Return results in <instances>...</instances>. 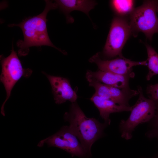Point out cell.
Listing matches in <instances>:
<instances>
[{
  "label": "cell",
  "instance_id": "1",
  "mask_svg": "<svg viewBox=\"0 0 158 158\" xmlns=\"http://www.w3.org/2000/svg\"><path fill=\"white\" fill-rule=\"evenodd\" d=\"M45 1V8L43 11L39 15L26 18L19 24L8 25L10 27L18 26L22 31L24 39L17 43V45L19 48L18 54L20 56L27 55L30 47L42 46L53 47L63 54H67L65 51L54 45L49 38L47 27V16L49 11L56 9L58 7L55 1Z\"/></svg>",
  "mask_w": 158,
  "mask_h": 158
},
{
  "label": "cell",
  "instance_id": "2",
  "mask_svg": "<svg viewBox=\"0 0 158 158\" xmlns=\"http://www.w3.org/2000/svg\"><path fill=\"white\" fill-rule=\"evenodd\" d=\"M64 118L69 123L70 128L79 140L88 157H90L92 145L103 137L104 130L108 125L95 118L87 117L76 102L72 103L69 111L65 113Z\"/></svg>",
  "mask_w": 158,
  "mask_h": 158
},
{
  "label": "cell",
  "instance_id": "3",
  "mask_svg": "<svg viewBox=\"0 0 158 158\" xmlns=\"http://www.w3.org/2000/svg\"><path fill=\"white\" fill-rule=\"evenodd\" d=\"M138 99L133 106L130 114L126 120L122 119L119 125V129L123 138L128 140L133 137V133L139 124L147 123L154 117L156 111L155 102L145 97L141 87L138 86Z\"/></svg>",
  "mask_w": 158,
  "mask_h": 158
},
{
  "label": "cell",
  "instance_id": "4",
  "mask_svg": "<svg viewBox=\"0 0 158 158\" xmlns=\"http://www.w3.org/2000/svg\"><path fill=\"white\" fill-rule=\"evenodd\" d=\"M158 1H144L135 8L130 15L129 23L134 36L142 32L151 41L153 35L158 33V17L156 12Z\"/></svg>",
  "mask_w": 158,
  "mask_h": 158
},
{
  "label": "cell",
  "instance_id": "5",
  "mask_svg": "<svg viewBox=\"0 0 158 158\" xmlns=\"http://www.w3.org/2000/svg\"><path fill=\"white\" fill-rule=\"evenodd\" d=\"M1 72L0 81L3 84L6 92V99L1 108V113L5 116L4 106L11 95V91L15 85L22 77H30L32 71L30 69L24 68L17 53L12 46L10 54L6 57L0 56Z\"/></svg>",
  "mask_w": 158,
  "mask_h": 158
},
{
  "label": "cell",
  "instance_id": "6",
  "mask_svg": "<svg viewBox=\"0 0 158 158\" xmlns=\"http://www.w3.org/2000/svg\"><path fill=\"white\" fill-rule=\"evenodd\" d=\"M132 35L129 22L125 17L116 16L113 18L102 55L106 59L123 56L122 49Z\"/></svg>",
  "mask_w": 158,
  "mask_h": 158
},
{
  "label": "cell",
  "instance_id": "7",
  "mask_svg": "<svg viewBox=\"0 0 158 158\" xmlns=\"http://www.w3.org/2000/svg\"><path fill=\"white\" fill-rule=\"evenodd\" d=\"M46 143L49 146L55 147L65 150L73 157H88L78 139L69 126H63L56 133L40 141L38 145L42 146Z\"/></svg>",
  "mask_w": 158,
  "mask_h": 158
},
{
  "label": "cell",
  "instance_id": "8",
  "mask_svg": "<svg viewBox=\"0 0 158 158\" xmlns=\"http://www.w3.org/2000/svg\"><path fill=\"white\" fill-rule=\"evenodd\" d=\"M86 78L89 85L95 89V94L120 105L130 106V100L139 95L138 91L132 90L129 87L118 88L103 84L88 77Z\"/></svg>",
  "mask_w": 158,
  "mask_h": 158
},
{
  "label": "cell",
  "instance_id": "9",
  "mask_svg": "<svg viewBox=\"0 0 158 158\" xmlns=\"http://www.w3.org/2000/svg\"><path fill=\"white\" fill-rule=\"evenodd\" d=\"M89 61L91 63H95L99 70L122 75L132 72V68L134 66L147 65V60L135 61L123 56L118 57L111 60L102 59L99 52L92 56Z\"/></svg>",
  "mask_w": 158,
  "mask_h": 158
},
{
  "label": "cell",
  "instance_id": "10",
  "mask_svg": "<svg viewBox=\"0 0 158 158\" xmlns=\"http://www.w3.org/2000/svg\"><path fill=\"white\" fill-rule=\"evenodd\" d=\"M42 72L50 82L56 103L60 104L67 101L72 103L76 102L78 98L76 91L72 88L68 79Z\"/></svg>",
  "mask_w": 158,
  "mask_h": 158
},
{
  "label": "cell",
  "instance_id": "11",
  "mask_svg": "<svg viewBox=\"0 0 158 158\" xmlns=\"http://www.w3.org/2000/svg\"><path fill=\"white\" fill-rule=\"evenodd\" d=\"M134 76L133 72L122 75L99 70L96 71L88 70L86 74V76L93 78L103 84L119 88L129 87V80Z\"/></svg>",
  "mask_w": 158,
  "mask_h": 158
},
{
  "label": "cell",
  "instance_id": "12",
  "mask_svg": "<svg viewBox=\"0 0 158 158\" xmlns=\"http://www.w3.org/2000/svg\"><path fill=\"white\" fill-rule=\"evenodd\" d=\"M59 8L65 14L67 21L69 23L74 22V19L70 15L74 11H82L90 18L89 13L97 4L95 0H57L54 1Z\"/></svg>",
  "mask_w": 158,
  "mask_h": 158
},
{
  "label": "cell",
  "instance_id": "13",
  "mask_svg": "<svg viewBox=\"0 0 158 158\" xmlns=\"http://www.w3.org/2000/svg\"><path fill=\"white\" fill-rule=\"evenodd\" d=\"M98 109L101 117L104 122L108 126L111 123L110 114L114 113L130 111L132 106H126L118 104L110 100L101 97L95 93L90 98Z\"/></svg>",
  "mask_w": 158,
  "mask_h": 158
},
{
  "label": "cell",
  "instance_id": "14",
  "mask_svg": "<svg viewBox=\"0 0 158 158\" xmlns=\"http://www.w3.org/2000/svg\"><path fill=\"white\" fill-rule=\"evenodd\" d=\"M134 0H112L109 1L110 6L116 16L125 17L129 15L134 9Z\"/></svg>",
  "mask_w": 158,
  "mask_h": 158
},
{
  "label": "cell",
  "instance_id": "15",
  "mask_svg": "<svg viewBox=\"0 0 158 158\" xmlns=\"http://www.w3.org/2000/svg\"><path fill=\"white\" fill-rule=\"evenodd\" d=\"M147 53V66L148 72L146 76L149 80L154 75L158 74V54L154 49L147 44H145Z\"/></svg>",
  "mask_w": 158,
  "mask_h": 158
},
{
  "label": "cell",
  "instance_id": "16",
  "mask_svg": "<svg viewBox=\"0 0 158 158\" xmlns=\"http://www.w3.org/2000/svg\"><path fill=\"white\" fill-rule=\"evenodd\" d=\"M156 102V109L153 118L147 123L145 136L149 140L154 139L158 143V103Z\"/></svg>",
  "mask_w": 158,
  "mask_h": 158
},
{
  "label": "cell",
  "instance_id": "17",
  "mask_svg": "<svg viewBox=\"0 0 158 158\" xmlns=\"http://www.w3.org/2000/svg\"><path fill=\"white\" fill-rule=\"evenodd\" d=\"M146 92L149 98L158 103V83L148 85Z\"/></svg>",
  "mask_w": 158,
  "mask_h": 158
},
{
  "label": "cell",
  "instance_id": "18",
  "mask_svg": "<svg viewBox=\"0 0 158 158\" xmlns=\"http://www.w3.org/2000/svg\"><path fill=\"white\" fill-rule=\"evenodd\" d=\"M140 158H158V152L151 157H142Z\"/></svg>",
  "mask_w": 158,
  "mask_h": 158
},
{
  "label": "cell",
  "instance_id": "19",
  "mask_svg": "<svg viewBox=\"0 0 158 158\" xmlns=\"http://www.w3.org/2000/svg\"><path fill=\"white\" fill-rule=\"evenodd\" d=\"M157 11L158 12V4H157Z\"/></svg>",
  "mask_w": 158,
  "mask_h": 158
}]
</instances>
